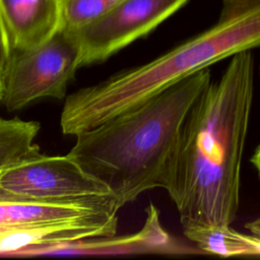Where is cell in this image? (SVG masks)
Returning <instances> with one entry per match:
<instances>
[{
    "instance_id": "6da1fadb",
    "label": "cell",
    "mask_w": 260,
    "mask_h": 260,
    "mask_svg": "<svg viewBox=\"0 0 260 260\" xmlns=\"http://www.w3.org/2000/svg\"><path fill=\"white\" fill-rule=\"evenodd\" d=\"M254 78L251 50L233 55L185 118L165 189L183 230L231 225L236 218Z\"/></svg>"
},
{
    "instance_id": "7a4b0ae2",
    "label": "cell",
    "mask_w": 260,
    "mask_h": 260,
    "mask_svg": "<svg viewBox=\"0 0 260 260\" xmlns=\"http://www.w3.org/2000/svg\"><path fill=\"white\" fill-rule=\"evenodd\" d=\"M211 81L209 68L76 134L67 153L106 185L121 207L141 193L166 189L185 118Z\"/></svg>"
},
{
    "instance_id": "3957f363",
    "label": "cell",
    "mask_w": 260,
    "mask_h": 260,
    "mask_svg": "<svg viewBox=\"0 0 260 260\" xmlns=\"http://www.w3.org/2000/svg\"><path fill=\"white\" fill-rule=\"evenodd\" d=\"M259 47L260 0H230L208 29L147 63L68 95L60 119L62 132L76 135L93 128L201 69Z\"/></svg>"
},
{
    "instance_id": "277c9868",
    "label": "cell",
    "mask_w": 260,
    "mask_h": 260,
    "mask_svg": "<svg viewBox=\"0 0 260 260\" xmlns=\"http://www.w3.org/2000/svg\"><path fill=\"white\" fill-rule=\"evenodd\" d=\"M118 202L42 204L0 197V256L48 254L63 244L117 233Z\"/></svg>"
},
{
    "instance_id": "5b68a950",
    "label": "cell",
    "mask_w": 260,
    "mask_h": 260,
    "mask_svg": "<svg viewBox=\"0 0 260 260\" xmlns=\"http://www.w3.org/2000/svg\"><path fill=\"white\" fill-rule=\"evenodd\" d=\"M0 197L42 204L118 202L106 185L68 154L44 155L40 151L0 173Z\"/></svg>"
},
{
    "instance_id": "8992f818",
    "label": "cell",
    "mask_w": 260,
    "mask_h": 260,
    "mask_svg": "<svg viewBox=\"0 0 260 260\" xmlns=\"http://www.w3.org/2000/svg\"><path fill=\"white\" fill-rule=\"evenodd\" d=\"M79 67L76 36L61 26L42 44L12 51L4 74L2 103L12 112L44 98L62 100Z\"/></svg>"
},
{
    "instance_id": "52a82bcc",
    "label": "cell",
    "mask_w": 260,
    "mask_h": 260,
    "mask_svg": "<svg viewBox=\"0 0 260 260\" xmlns=\"http://www.w3.org/2000/svg\"><path fill=\"white\" fill-rule=\"evenodd\" d=\"M188 0H121L101 17L73 30L79 66L101 63L147 36Z\"/></svg>"
},
{
    "instance_id": "ba28073f",
    "label": "cell",
    "mask_w": 260,
    "mask_h": 260,
    "mask_svg": "<svg viewBox=\"0 0 260 260\" xmlns=\"http://www.w3.org/2000/svg\"><path fill=\"white\" fill-rule=\"evenodd\" d=\"M60 254L100 256L120 255H200L194 245H188L172 236L162 225L159 210L153 203L145 208V220L141 229L125 236H110L69 242L60 249Z\"/></svg>"
},
{
    "instance_id": "9c48e42d",
    "label": "cell",
    "mask_w": 260,
    "mask_h": 260,
    "mask_svg": "<svg viewBox=\"0 0 260 260\" xmlns=\"http://www.w3.org/2000/svg\"><path fill=\"white\" fill-rule=\"evenodd\" d=\"M12 51L34 48L62 25L61 0H0Z\"/></svg>"
},
{
    "instance_id": "30bf717a",
    "label": "cell",
    "mask_w": 260,
    "mask_h": 260,
    "mask_svg": "<svg viewBox=\"0 0 260 260\" xmlns=\"http://www.w3.org/2000/svg\"><path fill=\"white\" fill-rule=\"evenodd\" d=\"M184 236L203 254L222 257H260V238L235 231L231 225L183 230Z\"/></svg>"
},
{
    "instance_id": "8fae6325",
    "label": "cell",
    "mask_w": 260,
    "mask_h": 260,
    "mask_svg": "<svg viewBox=\"0 0 260 260\" xmlns=\"http://www.w3.org/2000/svg\"><path fill=\"white\" fill-rule=\"evenodd\" d=\"M39 131L40 124L36 121L0 117V173L40 151L38 144L35 143Z\"/></svg>"
},
{
    "instance_id": "7c38bea8",
    "label": "cell",
    "mask_w": 260,
    "mask_h": 260,
    "mask_svg": "<svg viewBox=\"0 0 260 260\" xmlns=\"http://www.w3.org/2000/svg\"><path fill=\"white\" fill-rule=\"evenodd\" d=\"M121 0H63L62 25L76 30L101 17Z\"/></svg>"
},
{
    "instance_id": "4fadbf2b",
    "label": "cell",
    "mask_w": 260,
    "mask_h": 260,
    "mask_svg": "<svg viewBox=\"0 0 260 260\" xmlns=\"http://www.w3.org/2000/svg\"><path fill=\"white\" fill-rule=\"evenodd\" d=\"M11 54H12V49L10 46L9 38H8L7 30H6V27L2 18V14H1V10H0V73L3 76L8 67Z\"/></svg>"
},
{
    "instance_id": "5bb4252c",
    "label": "cell",
    "mask_w": 260,
    "mask_h": 260,
    "mask_svg": "<svg viewBox=\"0 0 260 260\" xmlns=\"http://www.w3.org/2000/svg\"><path fill=\"white\" fill-rule=\"evenodd\" d=\"M245 228L249 231L250 234L260 238V215L255 219L247 222L245 224Z\"/></svg>"
},
{
    "instance_id": "9a60e30c",
    "label": "cell",
    "mask_w": 260,
    "mask_h": 260,
    "mask_svg": "<svg viewBox=\"0 0 260 260\" xmlns=\"http://www.w3.org/2000/svg\"><path fill=\"white\" fill-rule=\"evenodd\" d=\"M251 162L255 167V169L260 177V144L257 146L256 150L254 151V153L251 157Z\"/></svg>"
},
{
    "instance_id": "2e32d148",
    "label": "cell",
    "mask_w": 260,
    "mask_h": 260,
    "mask_svg": "<svg viewBox=\"0 0 260 260\" xmlns=\"http://www.w3.org/2000/svg\"><path fill=\"white\" fill-rule=\"evenodd\" d=\"M4 91V76L0 73V102H2Z\"/></svg>"
},
{
    "instance_id": "e0dca14e",
    "label": "cell",
    "mask_w": 260,
    "mask_h": 260,
    "mask_svg": "<svg viewBox=\"0 0 260 260\" xmlns=\"http://www.w3.org/2000/svg\"><path fill=\"white\" fill-rule=\"evenodd\" d=\"M61 1H63V0H61Z\"/></svg>"
}]
</instances>
